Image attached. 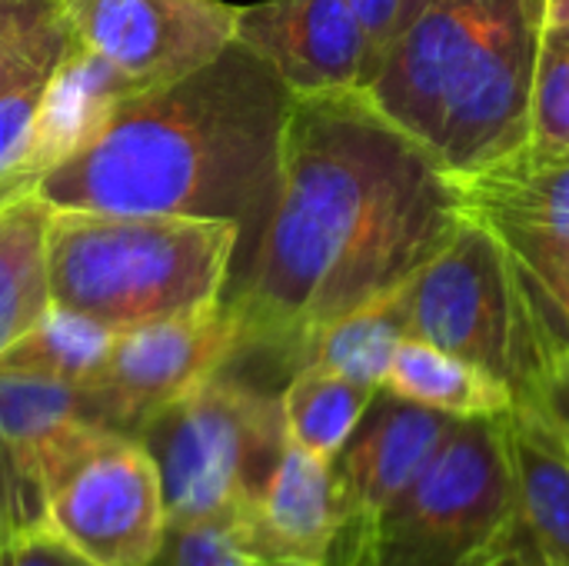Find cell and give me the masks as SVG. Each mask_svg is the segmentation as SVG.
Instances as JSON below:
<instances>
[{
  "label": "cell",
  "instance_id": "obj_17",
  "mask_svg": "<svg viewBox=\"0 0 569 566\" xmlns=\"http://www.w3.org/2000/svg\"><path fill=\"white\" fill-rule=\"evenodd\" d=\"M130 93H137L130 80H123L110 63L70 40V50L47 77L37 110L27 153V173L33 187L50 167L67 160Z\"/></svg>",
  "mask_w": 569,
  "mask_h": 566
},
{
  "label": "cell",
  "instance_id": "obj_26",
  "mask_svg": "<svg viewBox=\"0 0 569 566\" xmlns=\"http://www.w3.org/2000/svg\"><path fill=\"white\" fill-rule=\"evenodd\" d=\"M47 77L0 93V203L33 193V180L27 173V153H30Z\"/></svg>",
  "mask_w": 569,
  "mask_h": 566
},
{
  "label": "cell",
  "instance_id": "obj_5",
  "mask_svg": "<svg viewBox=\"0 0 569 566\" xmlns=\"http://www.w3.org/2000/svg\"><path fill=\"white\" fill-rule=\"evenodd\" d=\"M520 534L503 417H457L337 566H493Z\"/></svg>",
  "mask_w": 569,
  "mask_h": 566
},
{
  "label": "cell",
  "instance_id": "obj_25",
  "mask_svg": "<svg viewBox=\"0 0 569 566\" xmlns=\"http://www.w3.org/2000/svg\"><path fill=\"white\" fill-rule=\"evenodd\" d=\"M530 140L569 147V30L543 27L530 100Z\"/></svg>",
  "mask_w": 569,
  "mask_h": 566
},
{
  "label": "cell",
  "instance_id": "obj_9",
  "mask_svg": "<svg viewBox=\"0 0 569 566\" xmlns=\"http://www.w3.org/2000/svg\"><path fill=\"white\" fill-rule=\"evenodd\" d=\"M47 527L97 566H147L167 530L157 467L133 437L107 434L50 490Z\"/></svg>",
  "mask_w": 569,
  "mask_h": 566
},
{
  "label": "cell",
  "instance_id": "obj_15",
  "mask_svg": "<svg viewBox=\"0 0 569 566\" xmlns=\"http://www.w3.org/2000/svg\"><path fill=\"white\" fill-rule=\"evenodd\" d=\"M250 524L263 547L287 566H327L340 527L333 460L287 440Z\"/></svg>",
  "mask_w": 569,
  "mask_h": 566
},
{
  "label": "cell",
  "instance_id": "obj_31",
  "mask_svg": "<svg viewBox=\"0 0 569 566\" xmlns=\"http://www.w3.org/2000/svg\"><path fill=\"white\" fill-rule=\"evenodd\" d=\"M493 566H543L540 564V557L533 554V547L527 544V537H523V530L517 534V540L510 544V550L497 560Z\"/></svg>",
  "mask_w": 569,
  "mask_h": 566
},
{
  "label": "cell",
  "instance_id": "obj_21",
  "mask_svg": "<svg viewBox=\"0 0 569 566\" xmlns=\"http://www.w3.org/2000/svg\"><path fill=\"white\" fill-rule=\"evenodd\" d=\"M117 337V330L83 314L47 304V310L27 327V334H20L7 347V354L0 357V370L90 384L103 370Z\"/></svg>",
  "mask_w": 569,
  "mask_h": 566
},
{
  "label": "cell",
  "instance_id": "obj_16",
  "mask_svg": "<svg viewBox=\"0 0 569 566\" xmlns=\"http://www.w3.org/2000/svg\"><path fill=\"white\" fill-rule=\"evenodd\" d=\"M520 530L543 566H569V447L530 404L507 414Z\"/></svg>",
  "mask_w": 569,
  "mask_h": 566
},
{
  "label": "cell",
  "instance_id": "obj_23",
  "mask_svg": "<svg viewBox=\"0 0 569 566\" xmlns=\"http://www.w3.org/2000/svg\"><path fill=\"white\" fill-rule=\"evenodd\" d=\"M70 50L60 0H0V93L47 77Z\"/></svg>",
  "mask_w": 569,
  "mask_h": 566
},
{
  "label": "cell",
  "instance_id": "obj_14",
  "mask_svg": "<svg viewBox=\"0 0 569 566\" xmlns=\"http://www.w3.org/2000/svg\"><path fill=\"white\" fill-rule=\"evenodd\" d=\"M453 180L463 210L497 234L569 240V147L527 140L513 153Z\"/></svg>",
  "mask_w": 569,
  "mask_h": 566
},
{
  "label": "cell",
  "instance_id": "obj_7",
  "mask_svg": "<svg viewBox=\"0 0 569 566\" xmlns=\"http://www.w3.org/2000/svg\"><path fill=\"white\" fill-rule=\"evenodd\" d=\"M543 10L547 0H483L427 143L450 177L473 173L530 140Z\"/></svg>",
  "mask_w": 569,
  "mask_h": 566
},
{
  "label": "cell",
  "instance_id": "obj_2",
  "mask_svg": "<svg viewBox=\"0 0 569 566\" xmlns=\"http://www.w3.org/2000/svg\"><path fill=\"white\" fill-rule=\"evenodd\" d=\"M290 107L280 77L233 40L200 70L123 97L33 193L50 210L227 220L243 270L277 200Z\"/></svg>",
  "mask_w": 569,
  "mask_h": 566
},
{
  "label": "cell",
  "instance_id": "obj_18",
  "mask_svg": "<svg viewBox=\"0 0 569 566\" xmlns=\"http://www.w3.org/2000/svg\"><path fill=\"white\" fill-rule=\"evenodd\" d=\"M383 387L450 417H503L517 404L503 380L420 337H407L400 344Z\"/></svg>",
  "mask_w": 569,
  "mask_h": 566
},
{
  "label": "cell",
  "instance_id": "obj_33",
  "mask_svg": "<svg viewBox=\"0 0 569 566\" xmlns=\"http://www.w3.org/2000/svg\"><path fill=\"white\" fill-rule=\"evenodd\" d=\"M423 3H430V0H403V7H400V20H397V33L410 23V17H413ZM397 33H393V37H397Z\"/></svg>",
  "mask_w": 569,
  "mask_h": 566
},
{
  "label": "cell",
  "instance_id": "obj_28",
  "mask_svg": "<svg viewBox=\"0 0 569 566\" xmlns=\"http://www.w3.org/2000/svg\"><path fill=\"white\" fill-rule=\"evenodd\" d=\"M0 566H97L60 540L47 524L0 537Z\"/></svg>",
  "mask_w": 569,
  "mask_h": 566
},
{
  "label": "cell",
  "instance_id": "obj_11",
  "mask_svg": "<svg viewBox=\"0 0 569 566\" xmlns=\"http://www.w3.org/2000/svg\"><path fill=\"white\" fill-rule=\"evenodd\" d=\"M70 40L110 63L133 90L187 77L237 40L227 0H60Z\"/></svg>",
  "mask_w": 569,
  "mask_h": 566
},
{
  "label": "cell",
  "instance_id": "obj_1",
  "mask_svg": "<svg viewBox=\"0 0 569 566\" xmlns=\"http://www.w3.org/2000/svg\"><path fill=\"white\" fill-rule=\"evenodd\" d=\"M463 217L457 180L363 87L293 97L273 210L223 294L240 357L290 380L313 334L400 294Z\"/></svg>",
  "mask_w": 569,
  "mask_h": 566
},
{
  "label": "cell",
  "instance_id": "obj_27",
  "mask_svg": "<svg viewBox=\"0 0 569 566\" xmlns=\"http://www.w3.org/2000/svg\"><path fill=\"white\" fill-rule=\"evenodd\" d=\"M500 237L517 254V260L530 270V277L540 284L543 297L550 300V307L569 330V240L523 237V234H500Z\"/></svg>",
  "mask_w": 569,
  "mask_h": 566
},
{
  "label": "cell",
  "instance_id": "obj_3",
  "mask_svg": "<svg viewBox=\"0 0 569 566\" xmlns=\"http://www.w3.org/2000/svg\"><path fill=\"white\" fill-rule=\"evenodd\" d=\"M43 254L50 304L127 334L223 300L240 230L227 220L50 210Z\"/></svg>",
  "mask_w": 569,
  "mask_h": 566
},
{
  "label": "cell",
  "instance_id": "obj_13",
  "mask_svg": "<svg viewBox=\"0 0 569 566\" xmlns=\"http://www.w3.org/2000/svg\"><path fill=\"white\" fill-rule=\"evenodd\" d=\"M237 40L293 97L357 90L370 77V43L347 0H260L237 7Z\"/></svg>",
  "mask_w": 569,
  "mask_h": 566
},
{
  "label": "cell",
  "instance_id": "obj_34",
  "mask_svg": "<svg viewBox=\"0 0 569 566\" xmlns=\"http://www.w3.org/2000/svg\"><path fill=\"white\" fill-rule=\"evenodd\" d=\"M0 537H3V520H0Z\"/></svg>",
  "mask_w": 569,
  "mask_h": 566
},
{
  "label": "cell",
  "instance_id": "obj_29",
  "mask_svg": "<svg viewBox=\"0 0 569 566\" xmlns=\"http://www.w3.org/2000/svg\"><path fill=\"white\" fill-rule=\"evenodd\" d=\"M520 404L537 407L543 414V420L560 434V440L569 447V344L547 360L533 394Z\"/></svg>",
  "mask_w": 569,
  "mask_h": 566
},
{
  "label": "cell",
  "instance_id": "obj_10",
  "mask_svg": "<svg viewBox=\"0 0 569 566\" xmlns=\"http://www.w3.org/2000/svg\"><path fill=\"white\" fill-rule=\"evenodd\" d=\"M103 437L87 384L0 370L3 537L43 527L53 484Z\"/></svg>",
  "mask_w": 569,
  "mask_h": 566
},
{
  "label": "cell",
  "instance_id": "obj_32",
  "mask_svg": "<svg viewBox=\"0 0 569 566\" xmlns=\"http://www.w3.org/2000/svg\"><path fill=\"white\" fill-rule=\"evenodd\" d=\"M543 27H553V30H569V0H547V10H543Z\"/></svg>",
  "mask_w": 569,
  "mask_h": 566
},
{
  "label": "cell",
  "instance_id": "obj_19",
  "mask_svg": "<svg viewBox=\"0 0 569 566\" xmlns=\"http://www.w3.org/2000/svg\"><path fill=\"white\" fill-rule=\"evenodd\" d=\"M47 217L37 193L0 203V357L47 310Z\"/></svg>",
  "mask_w": 569,
  "mask_h": 566
},
{
  "label": "cell",
  "instance_id": "obj_22",
  "mask_svg": "<svg viewBox=\"0 0 569 566\" xmlns=\"http://www.w3.org/2000/svg\"><path fill=\"white\" fill-rule=\"evenodd\" d=\"M373 394L377 390L360 387L323 367L297 370L280 390L287 440L323 460H333L357 430Z\"/></svg>",
  "mask_w": 569,
  "mask_h": 566
},
{
  "label": "cell",
  "instance_id": "obj_12",
  "mask_svg": "<svg viewBox=\"0 0 569 566\" xmlns=\"http://www.w3.org/2000/svg\"><path fill=\"white\" fill-rule=\"evenodd\" d=\"M457 417L420 407L380 387L357 430L333 457L340 527L327 566H337L393 497L423 470Z\"/></svg>",
  "mask_w": 569,
  "mask_h": 566
},
{
  "label": "cell",
  "instance_id": "obj_4",
  "mask_svg": "<svg viewBox=\"0 0 569 566\" xmlns=\"http://www.w3.org/2000/svg\"><path fill=\"white\" fill-rule=\"evenodd\" d=\"M410 337L503 380L517 404L527 400L547 360L569 344L567 324L507 240L477 217L400 290Z\"/></svg>",
  "mask_w": 569,
  "mask_h": 566
},
{
  "label": "cell",
  "instance_id": "obj_24",
  "mask_svg": "<svg viewBox=\"0 0 569 566\" xmlns=\"http://www.w3.org/2000/svg\"><path fill=\"white\" fill-rule=\"evenodd\" d=\"M147 566H287L257 537L250 517L167 524Z\"/></svg>",
  "mask_w": 569,
  "mask_h": 566
},
{
  "label": "cell",
  "instance_id": "obj_6",
  "mask_svg": "<svg viewBox=\"0 0 569 566\" xmlns=\"http://www.w3.org/2000/svg\"><path fill=\"white\" fill-rule=\"evenodd\" d=\"M137 444L157 467L167 524L250 517L287 447L280 390L220 370L160 407Z\"/></svg>",
  "mask_w": 569,
  "mask_h": 566
},
{
  "label": "cell",
  "instance_id": "obj_8",
  "mask_svg": "<svg viewBox=\"0 0 569 566\" xmlns=\"http://www.w3.org/2000/svg\"><path fill=\"white\" fill-rule=\"evenodd\" d=\"M243 337L227 300L117 337L103 370L87 384L100 430L133 437L170 400L233 367Z\"/></svg>",
  "mask_w": 569,
  "mask_h": 566
},
{
  "label": "cell",
  "instance_id": "obj_30",
  "mask_svg": "<svg viewBox=\"0 0 569 566\" xmlns=\"http://www.w3.org/2000/svg\"><path fill=\"white\" fill-rule=\"evenodd\" d=\"M367 33V43H370V77L377 73L393 33H397V20H400V7L403 0H347ZM367 77V83H370ZM363 83V87H367Z\"/></svg>",
  "mask_w": 569,
  "mask_h": 566
},
{
  "label": "cell",
  "instance_id": "obj_20",
  "mask_svg": "<svg viewBox=\"0 0 569 566\" xmlns=\"http://www.w3.org/2000/svg\"><path fill=\"white\" fill-rule=\"evenodd\" d=\"M407 337H410L407 307L403 297L393 294L313 334V340L303 350V367H323L360 387L380 390Z\"/></svg>",
  "mask_w": 569,
  "mask_h": 566
}]
</instances>
